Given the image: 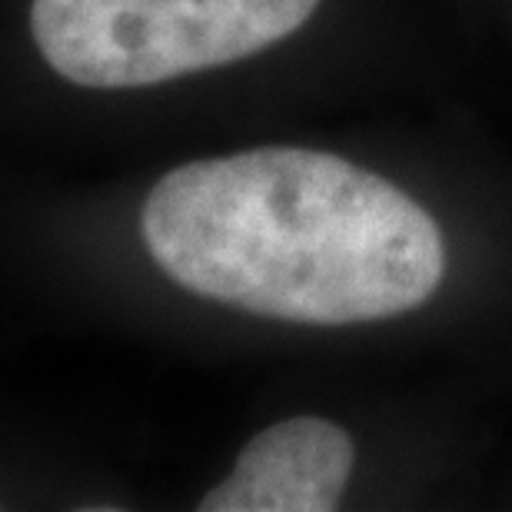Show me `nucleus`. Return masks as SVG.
Returning a JSON list of instances; mask_svg holds the SVG:
<instances>
[{"label": "nucleus", "instance_id": "nucleus-1", "mask_svg": "<svg viewBox=\"0 0 512 512\" xmlns=\"http://www.w3.org/2000/svg\"><path fill=\"white\" fill-rule=\"evenodd\" d=\"M140 230L183 290L290 323L393 320L446 273L443 233L413 197L303 147L183 163L147 193Z\"/></svg>", "mask_w": 512, "mask_h": 512}, {"label": "nucleus", "instance_id": "nucleus-2", "mask_svg": "<svg viewBox=\"0 0 512 512\" xmlns=\"http://www.w3.org/2000/svg\"><path fill=\"white\" fill-rule=\"evenodd\" d=\"M316 7L320 0H34L30 34L70 84L130 90L260 54Z\"/></svg>", "mask_w": 512, "mask_h": 512}, {"label": "nucleus", "instance_id": "nucleus-3", "mask_svg": "<svg viewBox=\"0 0 512 512\" xmlns=\"http://www.w3.org/2000/svg\"><path fill=\"white\" fill-rule=\"evenodd\" d=\"M353 439L330 419L296 416L256 433L200 512H330L350 486Z\"/></svg>", "mask_w": 512, "mask_h": 512}]
</instances>
